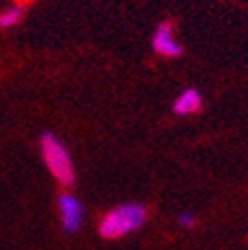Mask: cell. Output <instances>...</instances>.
Segmentation results:
<instances>
[{
    "label": "cell",
    "mask_w": 248,
    "mask_h": 250,
    "mask_svg": "<svg viewBox=\"0 0 248 250\" xmlns=\"http://www.w3.org/2000/svg\"><path fill=\"white\" fill-rule=\"evenodd\" d=\"M147 221V208L139 203H125L119 205L115 208H111L100 223V234L102 238L107 240H115V238H123L129 232H135L143 227V223Z\"/></svg>",
    "instance_id": "6da1fadb"
},
{
    "label": "cell",
    "mask_w": 248,
    "mask_h": 250,
    "mask_svg": "<svg viewBox=\"0 0 248 250\" xmlns=\"http://www.w3.org/2000/svg\"><path fill=\"white\" fill-rule=\"evenodd\" d=\"M40 153L48 171L62 187H72L76 183V167L72 155L56 133L44 131L40 135Z\"/></svg>",
    "instance_id": "7a4b0ae2"
},
{
    "label": "cell",
    "mask_w": 248,
    "mask_h": 250,
    "mask_svg": "<svg viewBox=\"0 0 248 250\" xmlns=\"http://www.w3.org/2000/svg\"><path fill=\"white\" fill-rule=\"evenodd\" d=\"M58 210L64 230L68 234H76L83 223V205L80 203V199L70 193H62L58 197Z\"/></svg>",
    "instance_id": "3957f363"
},
{
    "label": "cell",
    "mask_w": 248,
    "mask_h": 250,
    "mask_svg": "<svg viewBox=\"0 0 248 250\" xmlns=\"http://www.w3.org/2000/svg\"><path fill=\"white\" fill-rule=\"evenodd\" d=\"M153 50L165 58H177L183 54V46L173 36V26L169 22H163L153 34Z\"/></svg>",
    "instance_id": "277c9868"
},
{
    "label": "cell",
    "mask_w": 248,
    "mask_h": 250,
    "mask_svg": "<svg viewBox=\"0 0 248 250\" xmlns=\"http://www.w3.org/2000/svg\"><path fill=\"white\" fill-rule=\"evenodd\" d=\"M203 107V96L201 91L195 87L185 89L183 93H179V98L173 104V111L177 115H193Z\"/></svg>",
    "instance_id": "5b68a950"
},
{
    "label": "cell",
    "mask_w": 248,
    "mask_h": 250,
    "mask_svg": "<svg viewBox=\"0 0 248 250\" xmlns=\"http://www.w3.org/2000/svg\"><path fill=\"white\" fill-rule=\"evenodd\" d=\"M22 6H14V8H8L6 12L0 14V28H10V26H16L20 20H22Z\"/></svg>",
    "instance_id": "8992f818"
},
{
    "label": "cell",
    "mask_w": 248,
    "mask_h": 250,
    "mask_svg": "<svg viewBox=\"0 0 248 250\" xmlns=\"http://www.w3.org/2000/svg\"><path fill=\"white\" fill-rule=\"evenodd\" d=\"M179 225L185 227V229H195L197 227V214L191 212V210H183L179 214Z\"/></svg>",
    "instance_id": "52a82bcc"
}]
</instances>
